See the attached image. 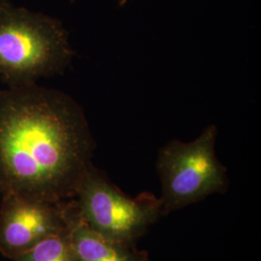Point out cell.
Segmentation results:
<instances>
[{
	"mask_svg": "<svg viewBox=\"0 0 261 261\" xmlns=\"http://www.w3.org/2000/svg\"><path fill=\"white\" fill-rule=\"evenodd\" d=\"M96 143L83 108L34 84L0 89V193L73 199Z\"/></svg>",
	"mask_w": 261,
	"mask_h": 261,
	"instance_id": "1",
	"label": "cell"
},
{
	"mask_svg": "<svg viewBox=\"0 0 261 261\" xmlns=\"http://www.w3.org/2000/svg\"><path fill=\"white\" fill-rule=\"evenodd\" d=\"M73 58L69 33L60 20L0 2V77L8 86L61 74Z\"/></svg>",
	"mask_w": 261,
	"mask_h": 261,
	"instance_id": "2",
	"label": "cell"
},
{
	"mask_svg": "<svg viewBox=\"0 0 261 261\" xmlns=\"http://www.w3.org/2000/svg\"><path fill=\"white\" fill-rule=\"evenodd\" d=\"M217 135V127L209 125L193 141L171 140L160 149L157 171L163 216L227 191V169L215 151Z\"/></svg>",
	"mask_w": 261,
	"mask_h": 261,
	"instance_id": "3",
	"label": "cell"
},
{
	"mask_svg": "<svg viewBox=\"0 0 261 261\" xmlns=\"http://www.w3.org/2000/svg\"><path fill=\"white\" fill-rule=\"evenodd\" d=\"M73 199L80 219L89 228L108 239L130 245H136L163 217L160 198L148 192L130 197L93 165Z\"/></svg>",
	"mask_w": 261,
	"mask_h": 261,
	"instance_id": "4",
	"label": "cell"
},
{
	"mask_svg": "<svg viewBox=\"0 0 261 261\" xmlns=\"http://www.w3.org/2000/svg\"><path fill=\"white\" fill-rule=\"evenodd\" d=\"M0 252L14 259L47 237L70 227L74 199L49 202L18 194H2Z\"/></svg>",
	"mask_w": 261,
	"mask_h": 261,
	"instance_id": "5",
	"label": "cell"
},
{
	"mask_svg": "<svg viewBox=\"0 0 261 261\" xmlns=\"http://www.w3.org/2000/svg\"><path fill=\"white\" fill-rule=\"evenodd\" d=\"M70 232L81 261H151L149 253L136 245L113 241L93 231L80 219L76 207Z\"/></svg>",
	"mask_w": 261,
	"mask_h": 261,
	"instance_id": "6",
	"label": "cell"
},
{
	"mask_svg": "<svg viewBox=\"0 0 261 261\" xmlns=\"http://www.w3.org/2000/svg\"><path fill=\"white\" fill-rule=\"evenodd\" d=\"M12 260L81 261L72 243L70 227L47 237Z\"/></svg>",
	"mask_w": 261,
	"mask_h": 261,
	"instance_id": "7",
	"label": "cell"
},
{
	"mask_svg": "<svg viewBox=\"0 0 261 261\" xmlns=\"http://www.w3.org/2000/svg\"><path fill=\"white\" fill-rule=\"evenodd\" d=\"M128 1L129 0H119V2H118V5L121 7V6H124V5H126L127 3H128Z\"/></svg>",
	"mask_w": 261,
	"mask_h": 261,
	"instance_id": "8",
	"label": "cell"
}]
</instances>
